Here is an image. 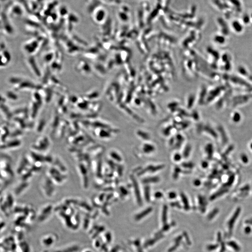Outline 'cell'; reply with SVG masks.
<instances>
[{"mask_svg":"<svg viewBox=\"0 0 252 252\" xmlns=\"http://www.w3.org/2000/svg\"><path fill=\"white\" fill-rule=\"evenodd\" d=\"M131 180L133 184L134 188V193L136 194V198H137V202L139 205L142 204V199L140 196V191L139 187L138 185L137 180H136L134 176H132L131 177Z\"/></svg>","mask_w":252,"mask_h":252,"instance_id":"1","label":"cell"},{"mask_svg":"<svg viewBox=\"0 0 252 252\" xmlns=\"http://www.w3.org/2000/svg\"><path fill=\"white\" fill-rule=\"evenodd\" d=\"M232 27L233 30L237 33H240L243 30V26L238 20H234L232 22Z\"/></svg>","mask_w":252,"mask_h":252,"instance_id":"2","label":"cell"},{"mask_svg":"<svg viewBox=\"0 0 252 252\" xmlns=\"http://www.w3.org/2000/svg\"><path fill=\"white\" fill-rule=\"evenodd\" d=\"M152 211V208L149 207L146 210H144L143 212L139 214L136 217V220H139L142 219L145 216L148 215V214L151 213Z\"/></svg>","mask_w":252,"mask_h":252,"instance_id":"3","label":"cell"},{"mask_svg":"<svg viewBox=\"0 0 252 252\" xmlns=\"http://www.w3.org/2000/svg\"><path fill=\"white\" fill-rule=\"evenodd\" d=\"M160 178L158 176H152L150 178H147L143 180V182L144 184L149 183H156L159 181Z\"/></svg>","mask_w":252,"mask_h":252,"instance_id":"4","label":"cell"},{"mask_svg":"<svg viewBox=\"0 0 252 252\" xmlns=\"http://www.w3.org/2000/svg\"><path fill=\"white\" fill-rule=\"evenodd\" d=\"M155 148L152 145L150 144H144L143 147V150L146 153H150L155 150Z\"/></svg>","mask_w":252,"mask_h":252,"instance_id":"5","label":"cell"},{"mask_svg":"<svg viewBox=\"0 0 252 252\" xmlns=\"http://www.w3.org/2000/svg\"><path fill=\"white\" fill-rule=\"evenodd\" d=\"M180 195H181V198L182 199V201L184 204L185 209L186 210H188L189 209H190V206H189L187 198L186 197V195L183 193H181Z\"/></svg>","mask_w":252,"mask_h":252,"instance_id":"6","label":"cell"},{"mask_svg":"<svg viewBox=\"0 0 252 252\" xmlns=\"http://www.w3.org/2000/svg\"><path fill=\"white\" fill-rule=\"evenodd\" d=\"M167 211H168V207L167 205H164L162 210V220L163 223L165 224L167 222Z\"/></svg>","mask_w":252,"mask_h":252,"instance_id":"7","label":"cell"},{"mask_svg":"<svg viewBox=\"0 0 252 252\" xmlns=\"http://www.w3.org/2000/svg\"><path fill=\"white\" fill-rule=\"evenodd\" d=\"M144 194L146 200L147 202L150 201V187L149 186H146L144 188Z\"/></svg>","mask_w":252,"mask_h":252,"instance_id":"8","label":"cell"},{"mask_svg":"<svg viewBox=\"0 0 252 252\" xmlns=\"http://www.w3.org/2000/svg\"><path fill=\"white\" fill-rule=\"evenodd\" d=\"M176 140L177 141V143L176 144V148H179L181 146L182 143V142L184 141V138L182 137V136L180 134H178L176 136Z\"/></svg>","mask_w":252,"mask_h":252,"instance_id":"9","label":"cell"},{"mask_svg":"<svg viewBox=\"0 0 252 252\" xmlns=\"http://www.w3.org/2000/svg\"><path fill=\"white\" fill-rule=\"evenodd\" d=\"M206 151L208 154V156L209 158H211L213 156V148L211 144H208L206 147Z\"/></svg>","mask_w":252,"mask_h":252,"instance_id":"10","label":"cell"},{"mask_svg":"<svg viewBox=\"0 0 252 252\" xmlns=\"http://www.w3.org/2000/svg\"><path fill=\"white\" fill-rule=\"evenodd\" d=\"M137 134L138 136H140V137L143 138L144 140H149L150 137L148 134L146 133V132H143L142 131H139L137 132Z\"/></svg>","mask_w":252,"mask_h":252,"instance_id":"11","label":"cell"},{"mask_svg":"<svg viewBox=\"0 0 252 252\" xmlns=\"http://www.w3.org/2000/svg\"><path fill=\"white\" fill-rule=\"evenodd\" d=\"M191 151V147L190 145L186 146V147L184 149V152H183V156L185 158L188 157L190 155V152Z\"/></svg>","mask_w":252,"mask_h":252,"instance_id":"12","label":"cell"},{"mask_svg":"<svg viewBox=\"0 0 252 252\" xmlns=\"http://www.w3.org/2000/svg\"><path fill=\"white\" fill-rule=\"evenodd\" d=\"M180 172H181L180 168L178 167H176L175 168V169H174V173H173V178H174L175 179H177L178 177V176H179Z\"/></svg>","mask_w":252,"mask_h":252,"instance_id":"13","label":"cell"},{"mask_svg":"<svg viewBox=\"0 0 252 252\" xmlns=\"http://www.w3.org/2000/svg\"><path fill=\"white\" fill-rule=\"evenodd\" d=\"M230 3L232 4V5H234V7L236 8H240L241 6L240 1L239 0H229Z\"/></svg>","mask_w":252,"mask_h":252,"instance_id":"14","label":"cell"},{"mask_svg":"<svg viewBox=\"0 0 252 252\" xmlns=\"http://www.w3.org/2000/svg\"><path fill=\"white\" fill-rule=\"evenodd\" d=\"M161 238H162V236L159 237L158 238H156V239H153V240H149V241H148V242H147L145 244L144 246H145V247H147V246H149L152 245L153 244H154L156 242V240H158V239H160Z\"/></svg>","mask_w":252,"mask_h":252,"instance_id":"15","label":"cell"},{"mask_svg":"<svg viewBox=\"0 0 252 252\" xmlns=\"http://www.w3.org/2000/svg\"><path fill=\"white\" fill-rule=\"evenodd\" d=\"M205 130L207 131V132H208V133L211 134V136H213V137H215V138L217 137V134H216L215 133V132L212 129H211L210 127H207L205 128Z\"/></svg>","mask_w":252,"mask_h":252,"instance_id":"16","label":"cell"},{"mask_svg":"<svg viewBox=\"0 0 252 252\" xmlns=\"http://www.w3.org/2000/svg\"><path fill=\"white\" fill-rule=\"evenodd\" d=\"M182 166L185 168H192L194 167V165L192 162H185L182 165Z\"/></svg>","mask_w":252,"mask_h":252,"instance_id":"17","label":"cell"},{"mask_svg":"<svg viewBox=\"0 0 252 252\" xmlns=\"http://www.w3.org/2000/svg\"><path fill=\"white\" fill-rule=\"evenodd\" d=\"M240 115L238 113H235L234 116L233 117V120L235 122H238L240 119Z\"/></svg>","mask_w":252,"mask_h":252,"instance_id":"18","label":"cell"},{"mask_svg":"<svg viewBox=\"0 0 252 252\" xmlns=\"http://www.w3.org/2000/svg\"><path fill=\"white\" fill-rule=\"evenodd\" d=\"M182 156L181 155L178 153H176L175 155H174V160L176 162L179 161L181 160Z\"/></svg>","mask_w":252,"mask_h":252,"instance_id":"19","label":"cell"},{"mask_svg":"<svg viewBox=\"0 0 252 252\" xmlns=\"http://www.w3.org/2000/svg\"><path fill=\"white\" fill-rule=\"evenodd\" d=\"M155 198H160L163 197V194L160 191H157L156 192L154 195Z\"/></svg>","mask_w":252,"mask_h":252,"instance_id":"20","label":"cell"},{"mask_svg":"<svg viewBox=\"0 0 252 252\" xmlns=\"http://www.w3.org/2000/svg\"><path fill=\"white\" fill-rule=\"evenodd\" d=\"M168 196L171 199H174L176 197V194L175 192H170L169 193Z\"/></svg>","mask_w":252,"mask_h":252,"instance_id":"21","label":"cell"},{"mask_svg":"<svg viewBox=\"0 0 252 252\" xmlns=\"http://www.w3.org/2000/svg\"><path fill=\"white\" fill-rule=\"evenodd\" d=\"M179 245V243H176L175 245L174 246H172L171 249H169V252H173V251H174V250L176 249V247L178 246Z\"/></svg>","mask_w":252,"mask_h":252,"instance_id":"22","label":"cell"},{"mask_svg":"<svg viewBox=\"0 0 252 252\" xmlns=\"http://www.w3.org/2000/svg\"><path fill=\"white\" fill-rule=\"evenodd\" d=\"M241 159L244 163H246L248 162V158L247 156H246V155H242L241 156Z\"/></svg>","mask_w":252,"mask_h":252,"instance_id":"23","label":"cell"},{"mask_svg":"<svg viewBox=\"0 0 252 252\" xmlns=\"http://www.w3.org/2000/svg\"><path fill=\"white\" fill-rule=\"evenodd\" d=\"M200 180H199V179H196V180H194V185L195 186H199V185H200Z\"/></svg>","mask_w":252,"mask_h":252,"instance_id":"24","label":"cell"},{"mask_svg":"<svg viewBox=\"0 0 252 252\" xmlns=\"http://www.w3.org/2000/svg\"><path fill=\"white\" fill-rule=\"evenodd\" d=\"M171 205L172 207H178V208H181V205L179 204V203L178 202H173V203H171Z\"/></svg>","mask_w":252,"mask_h":252,"instance_id":"25","label":"cell"},{"mask_svg":"<svg viewBox=\"0 0 252 252\" xmlns=\"http://www.w3.org/2000/svg\"><path fill=\"white\" fill-rule=\"evenodd\" d=\"M171 128H168V129H166L165 130V131H164V134L165 135V136H168L169 134H170V132H171Z\"/></svg>","mask_w":252,"mask_h":252,"instance_id":"26","label":"cell"},{"mask_svg":"<svg viewBox=\"0 0 252 252\" xmlns=\"http://www.w3.org/2000/svg\"><path fill=\"white\" fill-rule=\"evenodd\" d=\"M208 163L207 162L204 161L202 163V166L203 168H207V167H208Z\"/></svg>","mask_w":252,"mask_h":252,"instance_id":"27","label":"cell"},{"mask_svg":"<svg viewBox=\"0 0 252 252\" xmlns=\"http://www.w3.org/2000/svg\"><path fill=\"white\" fill-rule=\"evenodd\" d=\"M184 235L185 236V239H186L187 242L188 244H190L191 242H190V240H189L187 234H186V233H184Z\"/></svg>","mask_w":252,"mask_h":252,"instance_id":"28","label":"cell"},{"mask_svg":"<svg viewBox=\"0 0 252 252\" xmlns=\"http://www.w3.org/2000/svg\"><path fill=\"white\" fill-rule=\"evenodd\" d=\"M115 157L116 159L118 161H120L121 160V158H120V157L119 156H118L117 154H114V157Z\"/></svg>","mask_w":252,"mask_h":252,"instance_id":"29","label":"cell"},{"mask_svg":"<svg viewBox=\"0 0 252 252\" xmlns=\"http://www.w3.org/2000/svg\"><path fill=\"white\" fill-rule=\"evenodd\" d=\"M170 228V226L169 225H166L163 227V229L162 230V231H166L168 230L169 228Z\"/></svg>","mask_w":252,"mask_h":252,"instance_id":"30","label":"cell"},{"mask_svg":"<svg viewBox=\"0 0 252 252\" xmlns=\"http://www.w3.org/2000/svg\"><path fill=\"white\" fill-rule=\"evenodd\" d=\"M134 244L137 247H139V246H140V241L139 240H136L134 242Z\"/></svg>","mask_w":252,"mask_h":252,"instance_id":"31","label":"cell"},{"mask_svg":"<svg viewBox=\"0 0 252 252\" xmlns=\"http://www.w3.org/2000/svg\"><path fill=\"white\" fill-rule=\"evenodd\" d=\"M182 238V237L181 236L176 238L175 240L176 243H179V242H180V240H181Z\"/></svg>","mask_w":252,"mask_h":252,"instance_id":"32","label":"cell"},{"mask_svg":"<svg viewBox=\"0 0 252 252\" xmlns=\"http://www.w3.org/2000/svg\"><path fill=\"white\" fill-rule=\"evenodd\" d=\"M174 139L173 138H172L170 140V142H169V144H171V145H172L174 143Z\"/></svg>","mask_w":252,"mask_h":252,"instance_id":"33","label":"cell"},{"mask_svg":"<svg viewBox=\"0 0 252 252\" xmlns=\"http://www.w3.org/2000/svg\"><path fill=\"white\" fill-rule=\"evenodd\" d=\"M138 252H143L142 249H140H140L139 247H138Z\"/></svg>","mask_w":252,"mask_h":252,"instance_id":"34","label":"cell"},{"mask_svg":"<svg viewBox=\"0 0 252 252\" xmlns=\"http://www.w3.org/2000/svg\"><path fill=\"white\" fill-rule=\"evenodd\" d=\"M251 149H252V144H251Z\"/></svg>","mask_w":252,"mask_h":252,"instance_id":"35","label":"cell"}]
</instances>
